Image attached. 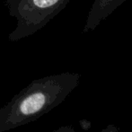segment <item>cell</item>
Segmentation results:
<instances>
[{
  "label": "cell",
  "mask_w": 132,
  "mask_h": 132,
  "mask_svg": "<svg viewBox=\"0 0 132 132\" xmlns=\"http://www.w3.org/2000/svg\"><path fill=\"white\" fill-rule=\"evenodd\" d=\"M64 76H51L31 81L0 108V132L37 120L51 108Z\"/></svg>",
  "instance_id": "6da1fadb"
},
{
  "label": "cell",
  "mask_w": 132,
  "mask_h": 132,
  "mask_svg": "<svg viewBox=\"0 0 132 132\" xmlns=\"http://www.w3.org/2000/svg\"><path fill=\"white\" fill-rule=\"evenodd\" d=\"M70 1L7 0L9 14L16 20V26L8 35V40L15 42L33 35L66 8Z\"/></svg>",
  "instance_id": "7a4b0ae2"
},
{
  "label": "cell",
  "mask_w": 132,
  "mask_h": 132,
  "mask_svg": "<svg viewBox=\"0 0 132 132\" xmlns=\"http://www.w3.org/2000/svg\"><path fill=\"white\" fill-rule=\"evenodd\" d=\"M127 0H94L87 14L86 22L84 26L83 32H88L107 19L120 5Z\"/></svg>",
  "instance_id": "3957f363"
}]
</instances>
